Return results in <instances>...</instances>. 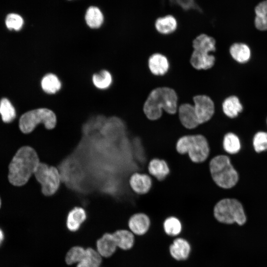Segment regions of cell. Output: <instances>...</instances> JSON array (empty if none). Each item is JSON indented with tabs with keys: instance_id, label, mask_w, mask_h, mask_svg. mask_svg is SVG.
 Segmentation results:
<instances>
[{
	"instance_id": "obj_13",
	"label": "cell",
	"mask_w": 267,
	"mask_h": 267,
	"mask_svg": "<svg viewBox=\"0 0 267 267\" xmlns=\"http://www.w3.org/2000/svg\"><path fill=\"white\" fill-rule=\"evenodd\" d=\"M150 225V220L144 213H138L133 215L129 219L128 226L129 230L134 235H142L148 230Z\"/></svg>"
},
{
	"instance_id": "obj_34",
	"label": "cell",
	"mask_w": 267,
	"mask_h": 267,
	"mask_svg": "<svg viewBox=\"0 0 267 267\" xmlns=\"http://www.w3.org/2000/svg\"><path fill=\"white\" fill-rule=\"evenodd\" d=\"M172 3L176 4L184 10H194L199 12L201 9L195 0H169Z\"/></svg>"
},
{
	"instance_id": "obj_36",
	"label": "cell",
	"mask_w": 267,
	"mask_h": 267,
	"mask_svg": "<svg viewBox=\"0 0 267 267\" xmlns=\"http://www.w3.org/2000/svg\"><path fill=\"white\" fill-rule=\"evenodd\" d=\"M67 2H76L77 1H79L80 0H65Z\"/></svg>"
},
{
	"instance_id": "obj_2",
	"label": "cell",
	"mask_w": 267,
	"mask_h": 267,
	"mask_svg": "<svg viewBox=\"0 0 267 267\" xmlns=\"http://www.w3.org/2000/svg\"><path fill=\"white\" fill-rule=\"evenodd\" d=\"M36 151L32 147H21L13 157L9 166L8 180L15 186L26 184L34 174L39 163Z\"/></svg>"
},
{
	"instance_id": "obj_5",
	"label": "cell",
	"mask_w": 267,
	"mask_h": 267,
	"mask_svg": "<svg viewBox=\"0 0 267 267\" xmlns=\"http://www.w3.org/2000/svg\"><path fill=\"white\" fill-rule=\"evenodd\" d=\"M214 216L220 222L239 225L244 224L246 217L242 205L236 199H223L219 201L214 208Z\"/></svg>"
},
{
	"instance_id": "obj_29",
	"label": "cell",
	"mask_w": 267,
	"mask_h": 267,
	"mask_svg": "<svg viewBox=\"0 0 267 267\" xmlns=\"http://www.w3.org/2000/svg\"><path fill=\"white\" fill-rule=\"evenodd\" d=\"M163 228L167 235L176 236L181 232L182 225L178 219L174 216H171L164 221Z\"/></svg>"
},
{
	"instance_id": "obj_23",
	"label": "cell",
	"mask_w": 267,
	"mask_h": 267,
	"mask_svg": "<svg viewBox=\"0 0 267 267\" xmlns=\"http://www.w3.org/2000/svg\"><path fill=\"white\" fill-rule=\"evenodd\" d=\"M224 114L229 118H235L243 110V106L239 98L234 95L225 98L222 104Z\"/></svg>"
},
{
	"instance_id": "obj_17",
	"label": "cell",
	"mask_w": 267,
	"mask_h": 267,
	"mask_svg": "<svg viewBox=\"0 0 267 267\" xmlns=\"http://www.w3.org/2000/svg\"><path fill=\"white\" fill-rule=\"evenodd\" d=\"M117 248L128 251L132 249L135 242L134 234L129 229H119L112 233Z\"/></svg>"
},
{
	"instance_id": "obj_1",
	"label": "cell",
	"mask_w": 267,
	"mask_h": 267,
	"mask_svg": "<svg viewBox=\"0 0 267 267\" xmlns=\"http://www.w3.org/2000/svg\"><path fill=\"white\" fill-rule=\"evenodd\" d=\"M178 98L176 90L170 87L162 86L153 89L148 94L143 105V112L150 121L160 119L163 110L168 114L178 113Z\"/></svg>"
},
{
	"instance_id": "obj_24",
	"label": "cell",
	"mask_w": 267,
	"mask_h": 267,
	"mask_svg": "<svg viewBox=\"0 0 267 267\" xmlns=\"http://www.w3.org/2000/svg\"><path fill=\"white\" fill-rule=\"evenodd\" d=\"M229 52L232 57L240 63L247 62L251 56L250 48L243 43L232 44L229 48Z\"/></svg>"
},
{
	"instance_id": "obj_19",
	"label": "cell",
	"mask_w": 267,
	"mask_h": 267,
	"mask_svg": "<svg viewBox=\"0 0 267 267\" xmlns=\"http://www.w3.org/2000/svg\"><path fill=\"white\" fill-rule=\"evenodd\" d=\"M215 39L206 34H200L192 41L193 50L210 53L216 50Z\"/></svg>"
},
{
	"instance_id": "obj_3",
	"label": "cell",
	"mask_w": 267,
	"mask_h": 267,
	"mask_svg": "<svg viewBox=\"0 0 267 267\" xmlns=\"http://www.w3.org/2000/svg\"><path fill=\"white\" fill-rule=\"evenodd\" d=\"M176 148L180 154H188L190 160L195 163L204 162L210 153L208 141L200 134L185 135L179 137Z\"/></svg>"
},
{
	"instance_id": "obj_38",
	"label": "cell",
	"mask_w": 267,
	"mask_h": 267,
	"mask_svg": "<svg viewBox=\"0 0 267 267\" xmlns=\"http://www.w3.org/2000/svg\"></svg>"
},
{
	"instance_id": "obj_26",
	"label": "cell",
	"mask_w": 267,
	"mask_h": 267,
	"mask_svg": "<svg viewBox=\"0 0 267 267\" xmlns=\"http://www.w3.org/2000/svg\"><path fill=\"white\" fill-rule=\"evenodd\" d=\"M255 25L261 31L267 30V0L259 3L255 9Z\"/></svg>"
},
{
	"instance_id": "obj_4",
	"label": "cell",
	"mask_w": 267,
	"mask_h": 267,
	"mask_svg": "<svg viewBox=\"0 0 267 267\" xmlns=\"http://www.w3.org/2000/svg\"><path fill=\"white\" fill-rule=\"evenodd\" d=\"M209 169L213 181L220 187L230 188L238 181V175L227 156L220 155L213 158Z\"/></svg>"
},
{
	"instance_id": "obj_22",
	"label": "cell",
	"mask_w": 267,
	"mask_h": 267,
	"mask_svg": "<svg viewBox=\"0 0 267 267\" xmlns=\"http://www.w3.org/2000/svg\"><path fill=\"white\" fill-rule=\"evenodd\" d=\"M103 258L95 248H86V254L81 261L76 265V267H100Z\"/></svg>"
},
{
	"instance_id": "obj_33",
	"label": "cell",
	"mask_w": 267,
	"mask_h": 267,
	"mask_svg": "<svg viewBox=\"0 0 267 267\" xmlns=\"http://www.w3.org/2000/svg\"><path fill=\"white\" fill-rule=\"evenodd\" d=\"M253 146L257 152L267 150V133L259 132L256 134L253 138Z\"/></svg>"
},
{
	"instance_id": "obj_21",
	"label": "cell",
	"mask_w": 267,
	"mask_h": 267,
	"mask_svg": "<svg viewBox=\"0 0 267 267\" xmlns=\"http://www.w3.org/2000/svg\"><path fill=\"white\" fill-rule=\"evenodd\" d=\"M148 170L150 174L159 181L163 180L170 173L167 163L158 158H154L149 162Z\"/></svg>"
},
{
	"instance_id": "obj_15",
	"label": "cell",
	"mask_w": 267,
	"mask_h": 267,
	"mask_svg": "<svg viewBox=\"0 0 267 267\" xmlns=\"http://www.w3.org/2000/svg\"><path fill=\"white\" fill-rule=\"evenodd\" d=\"M95 249L103 258L112 256L118 249L112 233L106 232L98 238Z\"/></svg>"
},
{
	"instance_id": "obj_35",
	"label": "cell",
	"mask_w": 267,
	"mask_h": 267,
	"mask_svg": "<svg viewBox=\"0 0 267 267\" xmlns=\"http://www.w3.org/2000/svg\"><path fill=\"white\" fill-rule=\"evenodd\" d=\"M5 235L4 233L1 228H0V247L4 240Z\"/></svg>"
},
{
	"instance_id": "obj_27",
	"label": "cell",
	"mask_w": 267,
	"mask_h": 267,
	"mask_svg": "<svg viewBox=\"0 0 267 267\" xmlns=\"http://www.w3.org/2000/svg\"><path fill=\"white\" fill-rule=\"evenodd\" d=\"M86 254V248L76 245L72 247L66 253L65 261L67 265H76L83 259Z\"/></svg>"
},
{
	"instance_id": "obj_30",
	"label": "cell",
	"mask_w": 267,
	"mask_h": 267,
	"mask_svg": "<svg viewBox=\"0 0 267 267\" xmlns=\"http://www.w3.org/2000/svg\"><path fill=\"white\" fill-rule=\"evenodd\" d=\"M223 147L229 154H235L240 149V142L238 136L232 133H227L223 137Z\"/></svg>"
},
{
	"instance_id": "obj_12",
	"label": "cell",
	"mask_w": 267,
	"mask_h": 267,
	"mask_svg": "<svg viewBox=\"0 0 267 267\" xmlns=\"http://www.w3.org/2000/svg\"><path fill=\"white\" fill-rule=\"evenodd\" d=\"M215 56L209 53L193 50L189 63L195 70H208L211 69L215 65Z\"/></svg>"
},
{
	"instance_id": "obj_6",
	"label": "cell",
	"mask_w": 267,
	"mask_h": 267,
	"mask_svg": "<svg viewBox=\"0 0 267 267\" xmlns=\"http://www.w3.org/2000/svg\"><path fill=\"white\" fill-rule=\"evenodd\" d=\"M57 122L56 116L51 110L47 108L33 109L23 114L20 117L19 126L24 134L31 133L40 123L48 130L55 128Z\"/></svg>"
},
{
	"instance_id": "obj_7",
	"label": "cell",
	"mask_w": 267,
	"mask_h": 267,
	"mask_svg": "<svg viewBox=\"0 0 267 267\" xmlns=\"http://www.w3.org/2000/svg\"><path fill=\"white\" fill-rule=\"evenodd\" d=\"M34 175L41 184L42 192L44 195L51 196L57 191L60 185V177L55 167L40 163Z\"/></svg>"
},
{
	"instance_id": "obj_9",
	"label": "cell",
	"mask_w": 267,
	"mask_h": 267,
	"mask_svg": "<svg viewBox=\"0 0 267 267\" xmlns=\"http://www.w3.org/2000/svg\"><path fill=\"white\" fill-rule=\"evenodd\" d=\"M193 105L199 125L211 119L215 111V103L206 94H197L192 98Z\"/></svg>"
},
{
	"instance_id": "obj_39",
	"label": "cell",
	"mask_w": 267,
	"mask_h": 267,
	"mask_svg": "<svg viewBox=\"0 0 267 267\" xmlns=\"http://www.w3.org/2000/svg\"></svg>"
},
{
	"instance_id": "obj_32",
	"label": "cell",
	"mask_w": 267,
	"mask_h": 267,
	"mask_svg": "<svg viewBox=\"0 0 267 267\" xmlns=\"http://www.w3.org/2000/svg\"><path fill=\"white\" fill-rule=\"evenodd\" d=\"M24 23L23 17L16 13H10L5 19V25L9 30L19 31L22 28Z\"/></svg>"
},
{
	"instance_id": "obj_37",
	"label": "cell",
	"mask_w": 267,
	"mask_h": 267,
	"mask_svg": "<svg viewBox=\"0 0 267 267\" xmlns=\"http://www.w3.org/2000/svg\"><path fill=\"white\" fill-rule=\"evenodd\" d=\"M0 206H1V201H0Z\"/></svg>"
},
{
	"instance_id": "obj_10",
	"label": "cell",
	"mask_w": 267,
	"mask_h": 267,
	"mask_svg": "<svg viewBox=\"0 0 267 267\" xmlns=\"http://www.w3.org/2000/svg\"><path fill=\"white\" fill-rule=\"evenodd\" d=\"M177 113L181 125L185 129L192 130L200 125L192 104L185 102L179 104Z\"/></svg>"
},
{
	"instance_id": "obj_25",
	"label": "cell",
	"mask_w": 267,
	"mask_h": 267,
	"mask_svg": "<svg viewBox=\"0 0 267 267\" xmlns=\"http://www.w3.org/2000/svg\"><path fill=\"white\" fill-rule=\"evenodd\" d=\"M41 85L42 89L46 93L54 94L61 88V83L58 77L54 74L48 73L42 79Z\"/></svg>"
},
{
	"instance_id": "obj_28",
	"label": "cell",
	"mask_w": 267,
	"mask_h": 267,
	"mask_svg": "<svg viewBox=\"0 0 267 267\" xmlns=\"http://www.w3.org/2000/svg\"><path fill=\"white\" fill-rule=\"evenodd\" d=\"M92 81L93 85L96 88L105 89L111 84L112 77L109 71L103 70L99 73L94 74L92 77Z\"/></svg>"
},
{
	"instance_id": "obj_16",
	"label": "cell",
	"mask_w": 267,
	"mask_h": 267,
	"mask_svg": "<svg viewBox=\"0 0 267 267\" xmlns=\"http://www.w3.org/2000/svg\"><path fill=\"white\" fill-rule=\"evenodd\" d=\"M129 183L133 190L138 194L147 193L152 186L151 178L145 174L135 173L131 177Z\"/></svg>"
},
{
	"instance_id": "obj_20",
	"label": "cell",
	"mask_w": 267,
	"mask_h": 267,
	"mask_svg": "<svg viewBox=\"0 0 267 267\" xmlns=\"http://www.w3.org/2000/svg\"><path fill=\"white\" fill-rule=\"evenodd\" d=\"M156 31L162 35L172 34L177 29L178 22L176 18L172 15H167L158 18L154 24Z\"/></svg>"
},
{
	"instance_id": "obj_11",
	"label": "cell",
	"mask_w": 267,
	"mask_h": 267,
	"mask_svg": "<svg viewBox=\"0 0 267 267\" xmlns=\"http://www.w3.org/2000/svg\"><path fill=\"white\" fill-rule=\"evenodd\" d=\"M147 65L151 74L157 77L165 76L170 67L168 57L160 52L152 54L148 59Z\"/></svg>"
},
{
	"instance_id": "obj_14",
	"label": "cell",
	"mask_w": 267,
	"mask_h": 267,
	"mask_svg": "<svg viewBox=\"0 0 267 267\" xmlns=\"http://www.w3.org/2000/svg\"><path fill=\"white\" fill-rule=\"evenodd\" d=\"M87 219V214L85 210L79 207H76L68 213L66 218V226L72 232L78 231Z\"/></svg>"
},
{
	"instance_id": "obj_18",
	"label": "cell",
	"mask_w": 267,
	"mask_h": 267,
	"mask_svg": "<svg viewBox=\"0 0 267 267\" xmlns=\"http://www.w3.org/2000/svg\"><path fill=\"white\" fill-rule=\"evenodd\" d=\"M171 256L177 261L186 260L191 252V246L185 239L178 238L175 239L169 247Z\"/></svg>"
},
{
	"instance_id": "obj_31",
	"label": "cell",
	"mask_w": 267,
	"mask_h": 267,
	"mask_svg": "<svg viewBox=\"0 0 267 267\" xmlns=\"http://www.w3.org/2000/svg\"><path fill=\"white\" fill-rule=\"evenodd\" d=\"M0 114L5 123L11 122L16 117L15 110L7 98H3L0 101Z\"/></svg>"
},
{
	"instance_id": "obj_8",
	"label": "cell",
	"mask_w": 267,
	"mask_h": 267,
	"mask_svg": "<svg viewBox=\"0 0 267 267\" xmlns=\"http://www.w3.org/2000/svg\"><path fill=\"white\" fill-rule=\"evenodd\" d=\"M82 17L85 26L92 30L101 29L106 20L105 10L101 5L95 3H90L85 7Z\"/></svg>"
}]
</instances>
